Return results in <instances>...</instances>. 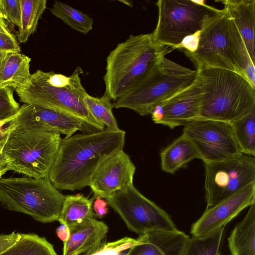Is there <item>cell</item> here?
Masks as SVG:
<instances>
[{
	"mask_svg": "<svg viewBox=\"0 0 255 255\" xmlns=\"http://www.w3.org/2000/svg\"><path fill=\"white\" fill-rule=\"evenodd\" d=\"M126 132L105 129L73 134L62 138L48 177L59 190H81L88 184L100 162L114 151L123 149Z\"/></svg>",
	"mask_w": 255,
	"mask_h": 255,
	"instance_id": "1",
	"label": "cell"
},
{
	"mask_svg": "<svg viewBox=\"0 0 255 255\" xmlns=\"http://www.w3.org/2000/svg\"><path fill=\"white\" fill-rule=\"evenodd\" d=\"M197 71L203 89L199 119L231 124L255 110V88L242 75L218 68Z\"/></svg>",
	"mask_w": 255,
	"mask_h": 255,
	"instance_id": "2",
	"label": "cell"
},
{
	"mask_svg": "<svg viewBox=\"0 0 255 255\" xmlns=\"http://www.w3.org/2000/svg\"><path fill=\"white\" fill-rule=\"evenodd\" d=\"M167 52L151 33L131 35L119 43L106 59L104 95L116 101L147 76Z\"/></svg>",
	"mask_w": 255,
	"mask_h": 255,
	"instance_id": "3",
	"label": "cell"
},
{
	"mask_svg": "<svg viewBox=\"0 0 255 255\" xmlns=\"http://www.w3.org/2000/svg\"><path fill=\"white\" fill-rule=\"evenodd\" d=\"M82 73L80 67L69 76L38 70L14 90L19 101L24 104L67 111L98 130H103L105 126L93 118L84 104L83 99L87 93L81 83L80 75Z\"/></svg>",
	"mask_w": 255,
	"mask_h": 255,
	"instance_id": "4",
	"label": "cell"
},
{
	"mask_svg": "<svg viewBox=\"0 0 255 255\" xmlns=\"http://www.w3.org/2000/svg\"><path fill=\"white\" fill-rule=\"evenodd\" d=\"M198 71L162 57L153 71L113 103L141 116L151 114L157 105L191 85Z\"/></svg>",
	"mask_w": 255,
	"mask_h": 255,
	"instance_id": "5",
	"label": "cell"
},
{
	"mask_svg": "<svg viewBox=\"0 0 255 255\" xmlns=\"http://www.w3.org/2000/svg\"><path fill=\"white\" fill-rule=\"evenodd\" d=\"M66 196L41 178L0 177V202L8 210L28 215L43 223L58 221Z\"/></svg>",
	"mask_w": 255,
	"mask_h": 255,
	"instance_id": "6",
	"label": "cell"
},
{
	"mask_svg": "<svg viewBox=\"0 0 255 255\" xmlns=\"http://www.w3.org/2000/svg\"><path fill=\"white\" fill-rule=\"evenodd\" d=\"M6 128L2 151L8 160L9 170L32 178L48 176L60 145V134Z\"/></svg>",
	"mask_w": 255,
	"mask_h": 255,
	"instance_id": "7",
	"label": "cell"
},
{
	"mask_svg": "<svg viewBox=\"0 0 255 255\" xmlns=\"http://www.w3.org/2000/svg\"><path fill=\"white\" fill-rule=\"evenodd\" d=\"M156 26L151 36L156 44L178 48L187 37L199 33L220 9L203 1L159 0Z\"/></svg>",
	"mask_w": 255,
	"mask_h": 255,
	"instance_id": "8",
	"label": "cell"
},
{
	"mask_svg": "<svg viewBox=\"0 0 255 255\" xmlns=\"http://www.w3.org/2000/svg\"><path fill=\"white\" fill-rule=\"evenodd\" d=\"M193 63L196 70L218 68L239 73L229 16L224 8L212 16L199 32L194 50L184 51Z\"/></svg>",
	"mask_w": 255,
	"mask_h": 255,
	"instance_id": "9",
	"label": "cell"
},
{
	"mask_svg": "<svg viewBox=\"0 0 255 255\" xmlns=\"http://www.w3.org/2000/svg\"><path fill=\"white\" fill-rule=\"evenodd\" d=\"M105 199L128 228L139 235L155 231L178 230L169 215L143 196L133 185Z\"/></svg>",
	"mask_w": 255,
	"mask_h": 255,
	"instance_id": "10",
	"label": "cell"
},
{
	"mask_svg": "<svg viewBox=\"0 0 255 255\" xmlns=\"http://www.w3.org/2000/svg\"><path fill=\"white\" fill-rule=\"evenodd\" d=\"M207 209L255 183V157L242 153L221 160L204 163Z\"/></svg>",
	"mask_w": 255,
	"mask_h": 255,
	"instance_id": "11",
	"label": "cell"
},
{
	"mask_svg": "<svg viewBox=\"0 0 255 255\" xmlns=\"http://www.w3.org/2000/svg\"><path fill=\"white\" fill-rule=\"evenodd\" d=\"M183 133L193 143L204 163L242 154L231 123L198 119L184 126Z\"/></svg>",
	"mask_w": 255,
	"mask_h": 255,
	"instance_id": "12",
	"label": "cell"
},
{
	"mask_svg": "<svg viewBox=\"0 0 255 255\" xmlns=\"http://www.w3.org/2000/svg\"><path fill=\"white\" fill-rule=\"evenodd\" d=\"M8 126L28 130L49 131L70 137L76 131L88 133L98 131L80 118L57 109H44L27 104L20 106Z\"/></svg>",
	"mask_w": 255,
	"mask_h": 255,
	"instance_id": "13",
	"label": "cell"
},
{
	"mask_svg": "<svg viewBox=\"0 0 255 255\" xmlns=\"http://www.w3.org/2000/svg\"><path fill=\"white\" fill-rule=\"evenodd\" d=\"M135 166L123 149L107 156L91 176L88 186L94 196L106 199L114 193L133 185Z\"/></svg>",
	"mask_w": 255,
	"mask_h": 255,
	"instance_id": "14",
	"label": "cell"
},
{
	"mask_svg": "<svg viewBox=\"0 0 255 255\" xmlns=\"http://www.w3.org/2000/svg\"><path fill=\"white\" fill-rule=\"evenodd\" d=\"M202 93L198 74L191 85L155 107L150 114L153 121L173 129L199 119Z\"/></svg>",
	"mask_w": 255,
	"mask_h": 255,
	"instance_id": "15",
	"label": "cell"
},
{
	"mask_svg": "<svg viewBox=\"0 0 255 255\" xmlns=\"http://www.w3.org/2000/svg\"><path fill=\"white\" fill-rule=\"evenodd\" d=\"M255 203V183L244 188L230 197L206 209L191 228L193 237L210 236L226 225L242 211Z\"/></svg>",
	"mask_w": 255,
	"mask_h": 255,
	"instance_id": "16",
	"label": "cell"
},
{
	"mask_svg": "<svg viewBox=\"0 0 255 255\" xmlns=\"http://www.w3.org/2000/svg\"><path fill=\"white\" fill-rule=\"evenodd\" d=\"M189 237L179 230L151 231L137 238L140 243L127 255H182Z\"/></svg>",
	"mask_w": 255,
	"mask_h": 255,
	"instance_id": "17",
	"label": "cell"
},
{
	"mask_svg": "<svg viewBox=\"0 0 255 255\" xmlns=\"http://www.w3.org/2000/svg\"><path fill=\"white\" fill-rule=\"evenodd\" d=\"M69 239L63 243V255L88 254L99 249L108 232V226L93 218L70 229Z\"/></svg>",
	"mask_w": 255,
	"mask_h": 255,
	"instance_id": "18",
	"label": "cell"
},
{
	"mask_svg": "<svg viewBox=\"0 0 255 255\" xmlns=\"http://www.w3.org/2000/svg\"><path fill=\"white\" fill-rule=\"evenodd\" d=\"M243 38L250 58L255 60V0H220Z\"/></svg>",
	"mask_w": 255,
	"mask_h": 255,
	"instance_id": "19",
	"label": "cell"
},
{
	"mask_svg": "<svg viewBox=\"0 0 255 255\" xmlns=\"http://www.w3.org/2000/svg\"><path fill=\"white\" fill-rule=\"evenodd\" d=\"M31 58L20 52H3L0 56V86L13 89L29 78Z\"/></svg>",
	"mask_w": 255,
	"mask_h": 255,
	"instance_id": "20",
	"label": "cell"
},
{
	"mask_svg": "<svg viewBox=\"0 0 255 255\" xmlns=\"http://www.w3.org/2000/svg\"><path fill=\"white\" fill-rule=\"evenodd\" d=\"M161 167L167 173L173 174L200 155L190 139L183 133L160 152Z\"/></svg>",
	"mask_w": 255,
	"mask_h": 255,
	"instance_id": "21",
	"label": "cell"
},
{
	"mask_svg": "<svg viewBox=\"0 0 255 255\" xmlns=\"http://www.w3.org/2000/svg\"><path fill=\"white\" fill-rule=\"evenodd\" d=\"M231 255H255V203L228 239Z\"/></svg>",
	"mask_w": 255,
	"mask_h": 255,
	"instance_id": "22",
	"label": "cell"
},
{
	"mask_svg": "<svg viewBox=\"0 0 255 255\" xmlns=\"http://www.w3.org/2000/svg\"><path fill=\"white\" fill-rule=\"evenodd\" d=\"M95 197L89 199L83 194L66 196L58 221L69 230L89 219L96 218L93 210Z\"/></svg>",
	"mask_w": 255,
	"mask_h": 255,
	"instance_id": "23",
	"label": "cell"
},
{
	"mask_svg": "<svg viewBox=\"0 0 255 255\" xmlns=\"http://www.w3.org/2000/svg\"><path fill=\"white\" fill-rule=\"evenodd\" d=\"M21 19L17 39L25 43L36 30L39 19L46 8V0H19Z\"/></svg>",
	"mask_w": 255,
	"mask_h": 255,
	"instance_id": "24",
	"label": "cell"
},
{
	"mask_svg": "<svg viewBox=\"0 0 255 255\" xmlns=\"http://www.w3.org/2000/svg\"><path fill=\"white\" fill-rule=\"evenodd\" d=\"M0 255H57L53 245L35 234H21L20 239Z\"/></svg>",
	"mask_w": 255,
	"mask_h": 255,
	"instance_id": "25",
	"label": "cell"
},
{
	"mask_svg": "<svg viewBox=\"0 0 255 255\" xmlns=\"http://www.w3.org/2000/svg\"><path fill=\"white\" fill-rule=\"evenodd\" d=\"M50 10L54 16L80 33L86 34L93 28L92 17L63 2L55 0Z\"/></svg>",
	"mask_w": 255,
	"mask_h": 255,
	"instance_id": "26",
	"label": "cell"
},
{
	"mask_svg": "<svg viewBox=\"0 0 255 255\" xmlns=\"http://www.w3.org/2000/svg\"><path fill=\"white\" fill-rule=\"evenodd\" d=\"M83 101L87 109L93 118L110 131L120 130L117 122L113 114V103L105 95L100 98L92 96L86 94Z\"/></svg>",
	"mask_w": 255,
	"mask_h": 255,
	"instance_id": "27",
	"label": "cell"
},
{
	"mask_svg": "<svg viewBox=\"0 0 255 255\" xmlns=\"http://www.w3.org/2000/svg\"><path fill=\"white\" fill-rule=\"evenodd\" d=\"M231 124L242 153L255 157V110Z\"/></svg>",
	"mask_w": 255,
	"mask_h": 255,
	"instance_id": "28",
	"label": "cell"
},
{
	"mask_svg": "<svg viewBox=\"0 0 255 255\" xmlns=\"http://www.w3.org/2000/svg\"><path fill=\"white\" fill-rule=\"evenodd\" d=\"M224 228L204 238H189L182 255H221Z\"/></svg>",
	"mask_w": 255,
	"mask_h": 255,
	"instance_id": "29",
	"label": "cell"
},
{
	"mask_svg": "<svg viewBox=\"0 0 255 255\" xmlns=\"http://www.w3.org/2000/svg\"><path fill=\"white\" fill-rule=\"evenodd\" d=\"M13 90L0 86V122L9 123L19 109V104L13 97Z\"/></svg>",
	"mask_w": 255,
	"mask_h": 255,
	"instance_id": "30",
	"label": "cell"
},
{
	"mask_svg": "<svg viewBox=\"0 0 255 255\" xmlns=\"http://www.w3.org/2000/svg\"><path fill=\"white\" fill-rule=\"evenodd\" d=\"M140 243L139 240L124 237L118 240L103 244L93 252L83 255H119L122 252L129 249Z\"/></svg>",
	"mask_w": 255,
	"mask_h": 255,
	"instance_id": "31",
	"label": "cell"
},
{
	"mask_svg": "<svg viewBox=\"0 0 255 255\" xmlns=\"http://www.w3.org/2000/svg\"><path fill=\"white\" fill-rule=\"evenodd\" d=\"M0 15L4 20L18 27L21 19L19 0H0Z\"/></svg>",
	"mask_w": 255,
	"mask_h": 255,
	"instance_id": "32",
	"label": "cell"
},
{
	"mask_svg": "<svg viewBox=\"0 0 255 255\" xmlns=\"http://www.w3.org/2000/svg\"><path fill=\"white\" fill-rule=\"evenodd\" d=\"M18 43L13 34L0 32V52H20Z\"/></svg>",
	"mask_w": 255,
	"mask_h": 255,
	"instance_id": "33",
	"label": "cell"
},
{
	"mask_svg": "<svg viewBox=\"0 0 255 255\" xmlns=\"http://www.w3.org/2000/svg\"><path fill=\"white\" fill-rule=\"evenodd\" d=\"M21 234L13 232L9 234L0 235V254L15 244L21 238Z\"/></svg>",
	"mask_w": 255,
	"mask_h": 255,
	"instance_id": "34",
	"label": "cell"
},
{
	"mask_svg": "<svg viewBox=\"0 0 255 255\" xmlns=\"http://www.w3.org/2000/svg\"><path fill=\"white\" fill-rule=\"evenodd\" d=\"M108 204L105 199L95 197L93 203V210L96 217L101 219L108 213Z\"/></svg>",
	"mask_w": 255,
	"mask_h": 255,
	"instance_id": "35",
	"label": "cell"
},
{
	"mask_svg": "<svg viewBox=\"0 0 255 255\" xmlns=\"http://www.w3.org/2000/svg\"><path fill=\"white\" fill-rule=\"evenodd\" d=\"M6 137L0 141V177L9 170L8 160L2 151Z\"/></svg>",
	"mask_w": 255,
	"mask_h": 255,
	"instance_id": "36",
	"label": "cell"
},
{
	"mask_svg": "<svg viewBox=\"0 0 255 255\" xmlns=\"http://www.w3.org/2000/svg\"><path fill=\"white\" fill-rule=\"evenodd\" d=\"M56 233L58 238L64 242H66L69 238L70 231L66 226L61 224L56 228Z\"/></svg>",
	"mask_w": 255,
	"mask_h": 255,
	"instance_id": "37",
	"label": "cell"
},
{
	"mask_svg": "<svg viewBox=\"0 0 255 255\" xmlns=\"http://www.w3.org/2000/svg\"><path fill=\"white\" fill-rule=\"evenodd\" d=\"M0 32L5 33L9 35L13 34L7 26L5 20L0 17Z\"/></svg>",
	"mask_w": 255,
	"mask_h": 255,
	"instance_id": "38",
	"label": "cell"
},
{
	"mask_svg": "<svg viewBox=\"0 0 255 255\" xmlns=\"http://www.w3.org/2000/svg\"><path fill=\"white\" fill-rule=\"evenodd\" d=\"M8 122H0V141L5 138L8 133V129L6 127L3 126L7 125Z\"/></svg>",
	"mask_w": 255,
	"mask_h": 255,
	"instance_id": "39",
	"label": "cell"
},
{
	"mask_svg": "<svg viewBox=\"0 0 255 255\" xmlns=\"http://www.w3.org/2000/svg\"><path fill=\"white\" fill-rule=\"evenodd\" d=\"M129 249L122 252L119 255H127L128 253Z\"/></svg>",
	"mask_w": 255,
	"mask_h": 255,
	"instance_id": "40",
	"label": "cell"
},
{
	"mask_svg": "<svg viewBox=\"0 0 255 255\" xmlns=\"http://www.w3.org/2000/svg\"><path fill=\"white\" fill-rule=\"evenodd\" d=\"M3 53H0V56Z\"/></svg>",
	"mask_w": 255,
	"mask_h": 255,
	"instance_id": "41",
	"label": "cell"
},
{
	"mask_svg": "<svg viewBox=\"0 0 255 255\" xmlns=\"http://www.w3.org/2000/svg\"><path fill=\"white\" fill-rule=\"evenodd\" d=\"M0 17H1L0 15ZM2 18V17H1Z\"/></svg>",
	"mask_w": 255,
	"mask_h": 255,
	"instance_id": "42",
	"label": "cell"
}]
</instances>
